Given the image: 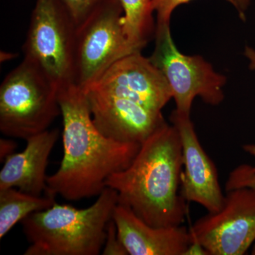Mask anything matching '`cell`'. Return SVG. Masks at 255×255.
Segmentation results:
<instances>
[{
    "instance_id": "cell-1",
    "label": "cell",
    "mask_w": 255,
    "mask_h": 255,
    "mask_svg": "<svg viewBox=\"0 0 255 255\" xmlns=\"http://www.w3.org/2000/svg\"><path fill=\"white\" fill-rule=\"evenodd\" d=\"M63 157L55 173L48 176L46 195L79 201L100 195L107 179L127 168L140 144L106 137L92 119L86 93L74 83L60 87Z\"/></svg>"
},
{
    "instance_id": "cell-2",
    "label": "cell",
    "mask_w": 255,
    "mask_h": 255,
    "mask_svg": "<svg viewBox=\"0 0 255 255\" xmlns=\"http://www.w3.org/2000/svg\"><path fill=\"white\" fill-rule=\"evenodd\" d=\"M182 143L177 128L166 122L140 144L130 165L107 179L119 203L154 227L182 226L187 214L182 195Z\"/></svg>"
},
{
    "instance_id": "cell-3",
    "label": "cell",
    "mask_w": 255,
    "mask_h": 255,
    "mask_svg": "<svg viewBox=\"0 0 255 255\" xmlns=\"http://www.w3.org/2000/svg\"><path fill=\"white\" fill-rule=\"evenodd\" d=\"M119 203L117 191L106 187L97 201L83 209L54 205L21 221L29 246L24 255H98L107 228Z\"/></svg>"
},
{
    "instance_id": "cell-4",
    "label": "cell",
    "mask_w": 255,
    "mask_h": 255,
    "mask_svg": "<svg viewBox=\"0 0 255 255\" xmlns=\"http://www.w3.org/2000/svg\"><path fill=\"white\" fill-rule=\"evenodd\" d=\"M58 87L38 67L23 59L0 86V130L26 140L48 130L61 115Z\"/></svg>"
},
{
    "instance_id": "cell-5",
    "label": "cell",
    "mask_w": 255,
    "mask_h": 255,
    "mask_svg": "<svg viewBox=\"0 0 255 255\" xmlns=\"http://www.w3.org/2000/svg\"><path fill=\"white\" fill-rule=\"evenodd\" d=\"M119 0H104L77 26L74 84L87 91L116 62L136 51L124 33Z\"/></svg>"
},
{
    "instance_id": "cell-6",
    "label": "cell",
    "mask_w": 255,
    "mask_h": 255,
    "mask_svg": "<svg viewBox=\"0 0 255 255\" xmlns=\"http://www.w3.org/2000/svg\"><path fill=\"white\" fill-rule=\"evenodd\" d=\"M77 24L61 0H36L23 46L24 58L58 89L74 83Z\"/></svg>"
},
{
    "instance_id": "cell-7",
    "label": "cell",
    "mask_w": 255,
    "mask_h": 255,
    "mask_svg": "<svg viewBox=\"0 0 255 255\" xmlns=\"http://www.w3.org/2000/svg\"><path fill=\"white\" fill-rule=\"evenodd\" d=\"M149 59L168 82L177 113L190 116L193 101L197 96L211 105H219L224 99L226 77L215 72L201 56L181 53L169 25H156L155 49Z\"/></svg>"
},
{
    "instance_id": "cell-8",
    "label": "cell",
    "mask_w": 255,
    "mask_h": 255,
    "mask_svg": "<svg viewBox=\"0 0 255 255\" xmlns=\"http://www.w3.org/2000/svg\"><path fill=\"white\" fill-rule=\"evenodd\" d=\"M192 246L210 255H243L255 241V189L226 191L222 208L196 221Z\"/></svg>"
},
{
    "instance_id": "cell-9",
    "label": "cell",
    "mask_w": 255,
    "mask_h": 255,
    "mask_svg": "<svg viewBox=\"0 0 255 255\" xmlns=\"http://www.w3.org/2000/svg\"><path fill=\"white\" fill-rule=\"evenodd\" d=\"M89 90L129 99L158 112L172 98L163 74L140 52L116 62Z\"/></svg>"
},
{
    "instance_id": "cell-10",
    "label": "cell",
    "mask_w": 255,
    "mask_h": 255,
    "mask_svg": "<svg viewBox=\"0 0 255 255\" xmlns=\"http://www.w3.org/2000/svg\"><path fill=\"white\" fill-rule=\"evenodd\" d=\"M85 93L96 127L117 141L141 144L166 123L162 112L135 101L93 90Z\"/></svg>"
},
{
    "instance_id": "cell-11",
    "label": "cell",
    "mask_w": 255,
    "mask_h": 255,
    "mask_svg": "<svg viewBox=\"0 0 255 255\" xmlns=\"http://www.w3.org/2000/svg\"><path fill=\"white\" fill-rule=\"evenodd\" d=\"M171 121L177 128L182 143L183 197L187 202L200 204L209 213L217 212L222 208L225 195L214 162L201 145L190 116L174 111Z\"/></svg>"
},
{
    "instance_id": "cell-12",
    "label": "cell",
    "mask_w": 255,
    "mask_h": 255,
    "mask_svg": "<svg viewBox=\"0 0 255 255\" xmlns=\"http://www.w3.org/2000/svg\"><path fill=\"white\" fill-rule=\"evenodd\" d=\"M112 219L128 255H184L192 249L190 232L184 226L154 227L119 203Z\"/></svg>"
},
{
    "instance_id": "cell-13",
    "label": "cell",
    "mask_w": 255,
    "mask_h": 255,
    "mask_svg": "<svg viewBox=\"0 0 255 255\" xmlns=\"http://www.w3.org/2000/svg\"><path fill=\"white\" fill-rule=\"evenodd\" d=\"M59 135L58 129H48L29 137L24 150L5 159L0 171V190L16 188L28 194L41 196L47 188L48 159Z\"/></svg>"
},
{
    "instance_id": "cell-14",
    "label": "cell",
    "mask_w": 255,
    "mask_h": 255,
    "mask_svg": "<svg viewBox=\"0 0 255 255\" xmlns=\"http://www.w3.org/2000/svg\"><path fill=\"white\" fill-rule=\"evenodd\" d=\"M56 203L55 196L33 195L16 189L0 190V239L11 228L29 215L51 207Z\"/></svg>"
},
{
    "instance_id": "cell-15",
    "label": "cell",
    "mask_w": 255,
    "mask_h": 255,
    "mask_svg": "<svg viewBox=\"0 0 255 255\" xmlns=\"http://www.w3.org/2000/svg\"><path fill=\"white\" fill-rule=\"evenodd\" d=\"M124 15V31L129 44L136 51L150 41L154 32L152 0H119Z\"/></svg>"
},
{
    "instance_id": "cell-16",
    "label": "cell",
    "mask_w": 255,
    "mask_h": 255,
    "mask_svg": "<svg viewBox=\"0 0 255 255\" xmlns=\"http://www.w3.org/2000/svg\"><path fill=\"white\" fill-rule=\"evenodd\" d=\"M242 187L255 189V170L253 166L241 164L230 172L226 183V191Z\"/></svg>"
},
{
    "instance_id": "cell-17",
    "label": "cell",
    "mask_w": 255,
    "mask_h": 255,
    "mask_svg": "<svg viewBox=\"0 0 255 255\" xmlns=\"http://www.w3.org/2000/svg\"><path fill=\"white\" fill-rule=\"evenodd\" d=\"M104 0H61L77 26L82 23Z\"/></svg>"
},
{
    "instance_id": "cell-18",
    "label": "cell",
    "mask_w": 255,
    "mask_h": 255,
    "mask_svg": "<svg viewBox=\"0 0 255 255\" xmlns=\"http://www.w3.org/2000/svg\"><path fill=\"white\" fill-rule=\"evenodd\" d=\"M192 0H152L154 11L157 13V25H169L174 10L179 5ZM234 6V0H226Z\"/></svg>"
},
{
    "instance_id": "cell-19",
    "label": "cell",
    "mask_w": 255,
    "mask_h": 255,
    "mask_svg": "<svg viewBox=\"0 0 255 255\" xmlns=\"http://www.w3.org/2000/svg\"><path fill=\"white\" fill-rule=\"evenodd\" d=\"M102 253L104 255H128L125 248L119 239L118 231L113 219L107 225V236Z\"/></svg>"
},
{
    "instance_id": "cell-20",
    "label": "cell",
    "mask_w": 255,
    "mask_h": 255,
    "mask_svg": "<svg viewBox=\"0 0 255 255\" xmlns=\"http://www.w3.org/2000/svg\"><path fill=\"white\" fill-rule=\"evenodd\" d=\"M17 143L10 139L1 138L0 140V159L4 161L9 156L15 153Z\"/></svg>"
},
{
    "instance_id": "cell-21",
    "label": "cell",
    "mask_w": 255,
    "mask_h": 255,
    "mask_svg": "<svg viewBox=\"0 0 255 255\" xmlns=\"http://www.w3.org/2000/svg\"><path fill=\"white\" fill-rule=\"evenodd\" d=\"M245 55L251 61V68L255 70V50L250 47H246ZM244 151L255 158V144H246L243 146ZM255 170V166H253Z\"/></svg>"
},
{
    "instance_id": "cell-22",
    "label": "cell",
    "mask_w": 255,
    "mask_h": 255,
    "mask_svg": "<svg viewBox=\"0 0 255 255\" xmlns=\"http://www.w3.org/2000/svg\"><path fill=\"white\" fill-rule=\"evenodd\" d=\"M250 2L251 0H234V6L238 9L242 19L244 20L246 18L245 11L249 6Z\"/></svg>"
},
{
    "instance_id": "cell-23",
    "label": "cell",
    "mask_w": 255,
    "mask_h": 255,
    "mask_svg": "<svg viewBox=\"0 0 255 255\" xmlns=\"http://www.w3.org/2000/svg\"><path fill=\"white\" fill-rule=\"evenodd\" d=\"M0 58H1V63H4V62L8 61V60H11L15 58V55L11 53H7V52H1V55H0Z\"/></svg>"
},
{
    "instance_id": "cell-24",
    "label": "cell",
    "mask_w": 255,
    "mask_h": 255,
    "mask_svg": "<svg viewBox=\"0 0 255 255\" xmlns=\"http://www.w3.org/2000/svg\"><path fill=\"white\" fill-rule=\"evenodd\" d=\"M252 255H255V244L253 247V250H252Z\"/></svg>"
}]
</instances>
